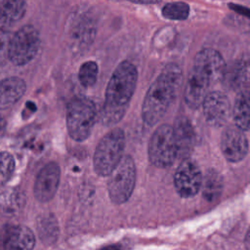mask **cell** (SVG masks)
Instances as JSON below:
<instances>
[{
	"instance_id": "1",
	"label": "cell",
	"mask_w": 250,
	"mask_h": 250,
	"mask_svg": "<svg viewBox=\"0 0 250 250\" xmlns=\"http://www.w3.org/2000/svg\"><path fill=\"white\" fill-rule=\"evenodd\" d=\"M138 80L136 66L124 61L113 71L106 87L105 99L100 114L103 124L108 126L119 122L135 92Z\"/></svg>"
},
{
	"instance_id": "2",
	"label": "cell",
	"mask_w": 250,
	"mask_h": 250,
	"mask_svg": "<svg viewBox=\"0 0 250 250\" xmlns=\"http://www.w3.org/2000/svg\"><path fill=\"white\" fill-rule=\"evenodd\" d=\"M183 80V73L176 63L163 67L147 90L142 106V117L146 124L153 126L166 113L176 98Z\"/></svg>"
},
{
	"instance_id": "3",
	"label": "cell",
	"mask_w": 250,
	"mask_h": 250,
	"mask_svg": "<svg viewBox=\"0 0 250 250\" xmlns=\"http://www.w3.org/2000/svg\"><path fill=\"white\" fill-rule=\"evenodd\" d=\"M124 132L120 128L108 131L99 142L93 157L95 172L101 177L108 176L123 157Z\"/></svg>"
},
{
	"instance_id": "4",
	"label": "cell",
	"mask_w": 250,
	"mask_h": 250,
	"mask_svg": "<svg viewBox=\"0 0 250 250\" xmlns=\"http://www.w3.org/2000/svg\"><path fill=\"white\" fill-rule=\"evenodd\" d=\"M97 119L95 104L86 97H75L67 104L66 127L68 135L77 142L89 138Z\"/></svg>"
},
{
	"instance_id": "5",
	"label": "cell",
	"mask_w": 250,
	"mask_h": 250,
	"mask_svg": "<svg viewBox=\"0 0 250 250\" xmlns=\"http://www.w3.org/2000/svg\"><path fill=\"white\" fill-rule=\"evenodd\" d=\"M136 165L130 155H123L116 167L108 175L107 191L115 204L126 202L135 188Z\"/></svg>"
},
{
	"instance_id": "6",
	"label": "cell",
	"mask_w": 250,
	"mask_h": 250,
	"mask_svg": "<svg viewBox=\"0 0 250 250\" xmlns=\"http://www.w3.org/2000/svg\"><path fill=\"white\" fill-rule=\"evenodd\" d=\"M149 161L158 168L171 166L177 158V146L172 126H159L152 134L147 147Z\"/></svg>"
},
{
	"instance_id": "7",
	"label": "cell",
	"mask_w": 250,
	"mask_h": 250,
	"mask_svg": "<svg viewBox=\"0 0 250 250\" xmlns=\"http://www.w3.org/2000/svg\"><path fill=\"white\" fill-rule=\"evenodd\" d=\"M40 46L38 30L32 25H24L14 33L9 45V60L16 65L29 62L37 54Z\"/></svg>"
},
{
	"instance_id": "8",
	"label": "cell",
	"mask_w": 250,
	"mask_h": 250,
	"mask_svg": "<svg viewBox=\"0 0 250 250\" xmlns=\"http://www.w3.org/2000/svg\"><path fill=\"white\" fill-rule=\"evenodd\" d=\"M202 174L199 166L190 158L183 159L174 175V186L182 197H191L201 188Z\"/></svg>"
},
{
	"instance_id": "9",
	"label": "cell",
	"mask_w": 250,
	"mask_h": 250,
	"mask_svg": "<svg viewBox=\"0 0 250 250\" xmlns=\"http://www.w3.org/2000/svg\"><path fill=\"white\" fill-rule=\"evenodd\" d=\"M226 66V62L218 51L205 48L196 54L191 69L202 75L213 85L222 80Z\"/></svg>"
},
{
	"instance_id": "10",
	"label": "cell",
	"mask_w": 250,
	"mask_h": 250,
	"mask_svg": "<svg viewBox=\"0 0 250 250\" xmlns=\"http://www.w3.org/2000/svg\"><path fill=\"white\" fill-rule=\"evenodd\" d=\"M201 105L207 123L213 127L224 126L231 114L229 100L226 94L220 91L210 92Z\"/></svg>"
},
{
	"instance_id": "11",
	"label": "cell",
	"mask_w": 250,
	"mask_h": 250,
	"mask_svg": "<svg viewBox=\"0 0 250 250\" xmlns=\"http://www.w3.org/2000/svg\"><path fill=\"white\" fill-rule=\"evenodd\" d=\"M248 140L244 132L236 127H228L222 134L221 149L229 162H239L248 153Z\"/></svg>"
},
{
	"instance_id": "12",
	"label": "cell",
	"mask_w": 250,
	"mask_h": 250,
	"mask_svg": "<svg viewBox=\"0 0 250 250\" xmlns=\"http://www.w3.org/2000/svg\"><path fill=\"white\" fill-rule=\"evenodd\" d=\"M61 169L56 162L46 164L38 173L34 183V195L40 202L51 200L57 192Z\"/></svg>"
},
{
	"instance_id": "13",
	"label": "cell",
	"mask_w": 250,
	"mask_h": 250,
	"mask_svg": "<svg viewBox=\"0 0 250 250\" xmlns=\"http://www.w3.org/2000/svg\"><path fill=\"white\" fill-rule=\"evenodd\" d=\"M3 250H32L35 244L34 233L25 226L8 227L0 234Z\"/></svg>"
},
{
	"instance_id": "14",
	"label": "cell",
	"mask_w": 250,
	"mask_h": 250,
	"mask_svg": "<svg viewBox=\"0 0 250 250\" xmlns=\"http://www.w3.org/2000/svg\"><path fill=\"white\" fill-rule=\"evenodd\" d=\"M177 146V157L188 158L195 144V133L190 121L184 117H178L172 126Z\"/></svg>"
},
{
	"instance_id": "15",
	"label": "cell",
	"mask_w": 250,
	"mask_h": 250,
	"mask_svg": "<svg viewBox=\"0 0 250 250\" xmlns=\"http://www.w3.org/2000/svg\"><path fill=\"white\" fill-rule=\"evenodd\" d=\"M212 84L196 71L190 69L185 88L186 104L191 108L199 107L210 93Z\"/></svg>"
},
{
	"instance_id": "16",
	"label": "cell",
	"mask_w": 250,
	"mask_h": 250,
	"mask_svg": "<svg viewBox=\"0 0 250 250\" xmlns=\"http://www.w3.org/2000/svg\"><path fill=\"white\" fill-rule=\"evenodd\" d=\"M248 64L242 61L226 66L222 80L227 88L242 93L248 92Z\"/></svg>"
},
{
	"instance_id": "17",
	"label": "cell",
	"mask_w": 250,
	"mask_h": 250,
	"mask_svg": "<svg viewBox=\"0 0 250 250\" xmlns=\"http://www.w3.org/2000/svg\"><path fill=\"white\" fill-rule=\"evenodd\" d=\"M26 84L20 77H8L0 81V109L14 105L25 93Z\"/></svg>"
},
{
	"instance_id": "18",
	"label": "cell",
	"mask_w": 250,
	"mask_h": 250,
	"mask_svg": "<svg viewBox=\"0 0 250 250\" xmlns=\"http://www.w3.org/2000/svg\"><path fill=\"white\" fill-rule=\"evenodd\" d=\"M231 115L235 123V127L242 132L249 130V95L248 92L239 93L234 101Z\"/></svg>"
},
{
	"instance_id": "19",
	"label": "cell",
	"mask_w": 250,
	"mask_h": 250,
	"mask_svg": "<svg viewBox=\"0 0 250 250\" xmlns=\"http://www.w3.org/2000/svg\"><path fill=\"white\" fill-rule=\"evenodd\" d=\"M26 11L25 1H0V22L10 24L22 19Z\"/></svg>"
},
{
	"instance_id": "20",
	"label": "cell",
	"mask_w": 250,
	"mask_h": 250,
	"mask_svg": "<svg viewBox=\"0 0 250 250\" xmlns=\"http://www.w3.org/2000/svg\"><path fill=\"white\" fill-rule=\"evenodd\" d=\"M223 187L224 181L222 175L215 170H209L204 179H202V195L210 202L215 201L220 197Z\"/></svg>"
},
{
	"instance_id": "21",
	"label": "cell",
	"mask_w": 250,
	"mask_h": 250,
	"mask_svg": "<svg viewBox=\"0 0 250 250\" xmlns=\"http://www.w3.org/2000/svg\"><path fill=\"white\" fill-rule=\"evenodd\" d=\"M23 203V194L18 188H10L0 194V209L5 214L18 212Z\"/></svg>"
},
{
	"instance_id": "22",
	"label": "cell",
	"mask_w": 250,
	"mask_h": 250,
	"mask_svg": "<svg viewBox=\"0 0 250 250\" xmlns=\"http://www.w3.org/2000/svg\"><path fill=\"white\" fill-rule=\"evenodd\" d=\"M189 14V6L185 2H170L162 8L164 18L173 21H184L188 19Z\"/></svg>"
},
{
	"instance_id": "23",
	"label": "cell",
	"mask_w": 250,
	"mask_h": 250,
	"mask_svg": "<svg viewBox=\"0 0 250 250\" xmlns=\"http://www.w3.org/2000/svg\"><path fill=\"white\" fill-rule=\"evenodd\" d=\"M99 66L94 61H87L83 62L79 68L78 78L79 82L84 87L93 86L98 78Z\"/></svg>"
},
{
	"instance_id": "24",
	"label": "cell",
	"mask_w": 250,
	"mask_h": 250,
	"mask_svg": "<svg viewBox=\"0 0 250 250\" xmlns=\"http://www.w3.org/2000/svg\"><path fill=\"white\" fill-rule=\"evenodd\" d=\"M38 232L42 240L46 242H53L58 234L56 219L50 215L42 217L38 223Z\"/></svg>"
},
{
	"instance_id": "25",
	"label": "cell",
	"mask_w": 250,
	"mask_h": 250,
	"mask_svg": "<svg viewBox=\"0 0 250 250\" xmlns=\"http://www.w3.org/2000/svg\"><path fill=\"white\" fill-rule=\"evenodd\" d=\"M15 170V160L11 153L0 152V188L8 183Z\"/></svg>"
},
{
	"instance_id": "26",
	"label": "cell",
	"mask_w": 250,
	"mask_h": 250,
	"mask_svg": "<svg viewBox=\"0 0 250 250\" xmlns=\"http://www.w3.org/2000/svg\"><path fill=\"white\" fill-rule=\"evenodd\" d=\"M12 34L8 31L0 32V66L4 65L9 60V45Z\"/></svg>"
},
{
	"instance_id": "27",
	"label": "cell",
	"mask_w": 250,
	"mask_h": 250,
	"mask_svg": "<svg viewBox=\"0 0 250 250\" xmlns=\"http://www.w3.org/2000/svg\"><path fill=\"white\" fill-rule=\"evenodd\" d=\"M101 250H122L121 246L119 244H112V245H107Z\"/></svg>"
},
{
	"instance_id": "28",
	"label": "cell",
	"mask_w": 250,
	"mask_h": 250,
	"mask_svg": "<svg viewBox=\"0 0 250 250\" xmlns=\"http://www.w3.org/2000/svg\"><path fill=\"white\" fill-rule=\"evenodd\" d=\"M5 128H6V120L2 115H0V137L4 133Z\"/></svg>"
},
{
	"instance_id": "29",
	"label": "cell",
	"mask_w": 250,
	"mask_h": 250,
	"mask_svg": "<svg viewBox=\"0 0 250 250\" xmlns=\"http://www.w3.org/2000/svg\"><path fill=\"white\" fill-rule=\"evenodd\" d=\"M134 3H138V4H156L159 3V1H134Z\"/></svg>"
}]
</instances>
